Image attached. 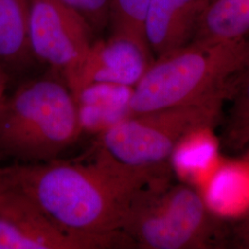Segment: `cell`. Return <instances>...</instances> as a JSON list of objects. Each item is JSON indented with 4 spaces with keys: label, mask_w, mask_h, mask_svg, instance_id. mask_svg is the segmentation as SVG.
Masks as SVG:
<instances>
[{
    "label": "cell",
    "mask_w": 249,
    "mask_h": 249,
    "mask_svg": "<svg viewBox=\"0 0 249 249\" xmlns=\"http://www.w3.org/2000/svg\"><path fill=\"white\" fill-rule=\"evenodd\" d=\"M0 177L26 194L63 231L106 236L121 231L134 196L167 178L168 169L126 165L95 148L88 162H20L0 167Z\"/></svg>",
    "instance_id": "cell-1"
},
{
    "label": "cell",
    "mask_w": 249,
    "mask_h": 249,
    "mask_svg": "<svg viewBox=\"0 0 249 249\" xmlns=\"http://www.w3.org/2000/svg\"><path fill=\"white\" fill-rule=\"evenodd\" d=\"M249 62L247 40L191 43L155 58L133 87L130 116L227 95L231 80Z\"/></svg>",
    "instance_id": "cell-2"
},
{
    "label": "cell",
    "mask_w": 249,
    "mask_h": 249,
    "mask_svg": "<svg viewBox=\"0 0 249 249\" xmlns=\"http://www.w3.org/2000/svg\"><path fill=\"white\" fill-rule=\"evenodd\" d=\"M81 133L74 94L55 78L22 84L0 107V153L20 162L56 160Z\"/></svg>",
    "instance_id": "cell-3"
},
{
    "label": "cell",
    "mask_w": 249,
    "mask_h": 249,
    "mask_svg": "<svg viewBox=\"0 0 249 249\" xmlns=\"http://www.w3.org/2000/svg\"><path fill=\"white\" fill-rule=\"evenodd\" d=\"M121 232L141 249H222L228 226L209 209L194 187L171 184L169 177L134 196Z\"/></svg>",
    "instance_id": "cell-4"
},
{
    "label": "cell",
    "mask_w": 249,
    "mask_h": 249,
    "mask_svg": "<svg viewBox=\"0 0 249 249\" xmlns=\"http://www.w3.org/2000/svg\"><path fill=\"white\" fill-rule=\"evenodd\" d=\"M226 95L200 103L127 116L98 135L96 149L136 167L167 166L189 135L221 121Z\"/></svg>",
    "instance_id": "cell-5"
},
{
    "label": "cell",
    "mask_w": 249,
    "mask_h": 249,
    "mask_svg": "<svg viewBox=\"0 0 249 249\" xmlns=\"http://www.w3.org/2000/svg\"><path fill=\"white\" fill-rule=\"evenodd\" d=\"M134 249L123 232L85 236L63 231L37 205L0 177V249Z\"/></svg>",
    "instance_id": "cell-6"
},
{
    "label": "cell",
    "mask_w": 249,
    "mask_h": 249,
    "mask_svg": "<svg viewBox=\"0 0 249 249\" xmlns=\"http://www.w3.org/2000/svg\"><path fill=\"white\" fill-rule=\"evenodd\" d=\"M92 29L61 0H29V43L34 58L73 89L93 44Z\"/></svg>",
    "instance_id": "cell-7"
},
{
    "label": "cell",
    "mask_w": 249,
    "mask_h": 249,
    "mask_svg": "<svg viewBox=\"0 0 249 249\" xmlns=\"http://www.w3.org/2000/svg\"><path fill=\"white\" fill-rule=\"evenodd\" d=\"M154 59L149 45L111 34L107 40L93 42L72 93L76 94L84 86L95 82L134 87Z\"/></svg>",
    "instance_id": "cell-8"
},
{
    "label": "cell",
    "mask_w": 249,
    "mask_h": 249,
    "mask_svg": "<svg viewBox=\"0 0 249 249\" xmlns=\"http://www.w3.org/2000/svg\"><path fill=\"white\" fill-rule=\"evenodd\" d=\"M207 0H151L145 36L154 57L190 45Z\"/></svg>",
    "instance_id": "cell-9"
},
{
    "label": "cell",
    "mask_w": 249,
    "mask_h": 249,
    "mask_svg": "<svg viewBox=\"0 0 249 249\" xmlns=\"http://www.w3.org/2000/svg\"><path fill=\"white\" fill-rule=\"evenodd\" d=\"M133 87L95 82L84 86L74 97L82 132L100 134L130 116Z\"/></svg>",
    "instance_id": "cell-10"
},
{
    "label": "cell",
    "mask_w": 249,
    "mask_h": 249,
    "mask_svg": "<svg viewBox=\"0 0 249 249\" xmlns=\"http://www.w3.org/2000/svg\"><path fill=\"white\" fill-rule=\"evenodd\" d=\"M249 36V0H212L198 19L192 43H229Z\"/></svg>",
    "instance_id": "cell-11"
},
{
    "label": "cell",
    "mask_w": 249,
    "mask_h": 249,
    "mask_svg": "<svg viewBox=\"0 0 249 249\" xmlns=\"http://www.w3.org/2000/svg\"><path fill=\"white\" fill-rule=\"evenodd\" d=\"M32 59L29 0H0V67L17 70Z\"/></svg>",
    "instance_id": "cell-12"
},
{
    "label": "cell",
    "mask_w": 249,
    "mask_h": 249,
    "mask_svg": "<svg viewBox=\"0 0 249 249\" xmlns=\"http://www.w3.org/2000/svg\"><path fill=\"white\" fill-rule=\"evenodd\" d=\"M222 112L221 142L226 151H246L249 147V62L231 80Z\"/></svg>",
    "instance_id": "cell-13"
},
{
    "label": "cell",
    "mask_w": 249,
    "mask_h": 249,
    "mask_svg": "<svg viewBox=\"0 0 249 249\" xmlns=\"http://www.w3.org/2000/svg\"><path fill=\"white\" fill-rule=\"evenodd\" d=\"M151 3V0H110L108 22L112 34L127 36L148 45L145 21Z\"/></svg>",
    "instance_id": "cell-14"
},
{
    "label": "cell",
    "mask_w": 249,
    "mask_h": 249,
    "mask_svg": "<svg viewBox=\"0 0 249 249\" xmlns=\"http://www.w3.org/2000/svg\"><path fill=\"white\" fill-rule=\"evenodd\" d=\"M80 14L92 31L103 30L109 19L110 0H61Z\"/></svg>",
    "instance_id": "cell-15"
},
{
    "label": "cell",
    "mask_w": 249,
    "mask_h": 249,
    "mask_svg": "<svg viewBox=\"0 0 249 249\" xmlns=\"http://www.w3.org/2000/svg\"><path fill=\"white\" fill-rule=\"evenodd\" d=\"M228 246L249 249V210L236 222L228 226Z\"/></svg>",
    "instance_id": "cell-16"
},
{
    "label": "cell",
    "mask_w": 249,
    "mask_h": 249,
    "mask_svg": "<svg viewBox=\"0 0 249 249\" xmlns=\"http://www.w3.org/2000/svg\"><path fill=\"white\" fill-rule=\"evenodd\" d=\"M7 82H8L7 73L0 67V107H2L3 103L7 98V94H6Z\"/></svg>",
    "instance_id": "cell-17"
},
{
    "label": "cell",
    "mask_w": 249,
    "mask_h": 249,
    "mask_svg": "<svg viewBox=\"0 0 249 249\" xmlns=\"http://www.w3.org/2000/svg\"><path fill=\"white\" fill-rule=\"evenodd\" d=\"M246 151H246V158L249 160V147L247 149V150H246Z\"/></svg>",
    "instance_id": "cell-18"
},
{
    "label": "cell",
    "mask_w": 249,
    "mask_h": 249,
    "mask_svg": "<svg viewBox=\"0 0 249 249\" xmlns=\"http://www.w3.org/2000/svg\"><path fill=\"white\" fill-rule=\"evenodd\" d=\"M247 40V43H248V46H249V36L246 39Z\"/></svg>",
    "instance_id": "cell-19"
},
{
    "label": "cell",
    "mask_w": 249,
    "mask_h": 249,
    "mask_svg": "<svg viewBox=\"0 0 249 249\" xmlns=\"http://www.w3.org/2000/svg\"><path fill=\"white\" fill-rule=\"evenodd\" d=\"M207 1H208V2H210V1H212V0H207Z\"/></svg>",
    "instance_id": "cell-20"
}]
</instances>
